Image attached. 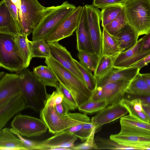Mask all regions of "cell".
Masks as SVG:
<instances>
[{"label":"cell","instance_id":"1","mask_svg":"<svg viewBox=\"0 0 150 150\" xmlns=\"http://www.w3.org/2000/svg\"><path fill=\"white\" fill-rule=\"evenodd\" d=\"M45 62L52 70L59 82L71 93L78 107L90 98L92 91L72 72L52 57L45 59Z\"/></svg>","mask_w":150,"mask_h":150},{"label":"cell","instance_id":"2","mask_svg":"<svg viewBox=\"0 0 150 150\" xmlns=\"http://www.w3.org/2000/svg\"><path fill=\"white\" fill-rule=\"evenodd\" d=\"M40 117L47 126L49 132L53 134L62 132L74 125L91 121L84 113L68 112L60 114L55 106L45 105L40 112Z\"/></svg>","mask_w":150,"mask_h":150},{"label":"cell","instance_id":"3","mask_svg":"<svg viewBox=\"0 0 150 150\" xmlns=\"http://www.w3.org/2000/svg\"><path fill=\"white\" fill-rule=\"evenodd\" d=\"M16 72L19 76L26 108H30L40 112L45 107L48 95L46 86L36 79L33 72L29 69L25 68Z\"/></svg>","mask_w":150,"mask_h":150},{"label":"cell","instance_id":"4","mask_svg":"<svg viewBox=\"0 0 150 150\" xmlns=\"http://www.w3.org/2000/svg\"><path fill=\"white\" fill-rule=\"evenodd\" d=\"M124 10L127 23L139 36L150 30V0H129Z\"/></svg>","mask_w":150,"mask_h":150},{"label":"cell","instance_id":"5","mask_svg":"<svg viewBox=\"0 0 150 150\" xmlns=\"http://www.w3.org/2000/svg\"><path fill=\"white\" fill-rule=\"evenodd\" d=\"M21 34L28 36L42 20L57 6L45 7L38 0H21Z\"/></svg>","mask_w":150,"mask_h":150},{"label":"cell","instance_id":"6","mask_svg":"<svg viewBox=\"0 0 150 150\" xmlns=\"http://www.w3.org/2000/svg\"><path fill=\"white\" fill-rule=\"evenodd\" d=\"M0 66L12 72L26 68L25 61L15 42L13 36L0 33Z\"/></svg>","mask_w":150,"mask_h":150},{"label":"cell","instance_id":"7","mask_svg":"<svg viewBox=\"0 0 150 150\" xmlns=\"http://www.w3.org/2000/svg\"><path fill=\"white\" fill-rule=\"evenodd\" d=\"M76 8L65 1L45 16L32 33V40L45 39Z\"/></svg>","mask_w":150,"mask_h":150},{"label":"cell","instance_id":"8","mask_svg":"<svg viewBox=\"0 0 150 150\" xmlns=\"http://www.w3.org/2000/svg\"><path fill=\"white\" fill-rule=\"evenodd\" d=\"M11 126L21 136L27 137L40 136L48 129L41 119L21 113L15 116L11 123Z\"/></svg>","mask_w":150,"mask_h":150},{"label":"cell","instance_id":"9","mask_svg":"<svg viewBox=\"0 0 150 150\" xmlns=\"http://www.w3.org/2000/svg\"><path fill=\"white\" fill-rule=\"evenodd\" d=\"M130 82L119 81L96 87L92 91L90 98L93 100L105 99L108 105L120 103L124 98Z\"/></svg>","mask_w":150,"mask_h":150},{"label":"cell","instance_id":"10","mask_svg":"<svg viewBox=\"0 0 150 150\" xmlns=\"http://www.w3.org/2000/svg\"><path fill=\"white\" fill-rule=\"evenodd\" d=\"M84 6L92 47L95 52L100 57L101 55L102 40V33L100 27V11L92 5Z\"/></svg>","mask_w":150,"mask_h":150},{"label":"cell","instance_id":"11","mask_svg":"<svg viewBox=\"0 0 150 150\" xmlns=\"http://www.w3.org/2000/svg\"><path fill=\"white\" fill-rule=\"evenodd\" d=\"M82 6H79L65 18L47 36L48 43L58 42L72 35L77 27Z\"/></svg>","mask_w":150,"mask_h":150},{"label":"cell","instance_id":"12","mask_svg":"<svg viewBox=\"0 0 150 150\" xmlns=\"http://www.w3.org/2000/svg\"><path fill=\"white\" fill-rule=\"evenodd\" d=\"M78 137L64 132L41 142L35 141L33 150H72Z\"/></svg>","mask_w":150,"mask_h":150},{"label":"cell","instance_id":"13","mask_svg":"<svg viewBox=\"0 0 150 150\" xmlns=\"http://www.w3.org/2000/svg\"><path fill=\"white\" fill-rule=\"evenodd\" d=\"M26 108L25 101L22 92L0 103V130L15 114Z\"/></svg>","mask_w":150,"mask_h":150},{"label":"cell","instance_id":"14","mask_svg":"<svg viewBox=\"0 0 150 150\" xmlns=\"http://www.w3.org/2000/svg\"><path fill=\"white\" fill-rule=\"evenodd\" d=\"M128 113L120 103L110 104L99 111L91 119L97 130L102 126L125 116Z\"/></svg>","mask_w":150,"mask_h":150},{"label":"cell","instance_id":"15","mask_svg":"<svg viewBox=\"0 0 150 150\" xmlns=\"http://www.w3.org/2000/svg\"><path fill=\"white\" fill-rule=\"evenodd\" d=\"M48 44L52 57L86 83L80 71L74 61V59L66 47L59 43L58 42L48 43Z\"/></svg>","mask_w":150,"mask_h":150},{"label":"cell","instance_id":"16","mask_svg":"<svg viewBox=\"0 0 150 150\" xmlns=\"http://www.w3.org/2000/svg\"><path fill=\"white\" fill-rule=\"evenodd\" d=\"M120 122L119 135L150 137V123L138 121L129 115L120 118Z\"/></svg>","mask_w":150,"mask_h":150},{"label":"cell","instance_id":"17","mask_svg":"<svg viewBox=\"0 0 150 150\" xmlns=\"http://www.w3.org/2000/svg\"><path fill=\"white\" fill-rule=\"evenodd\" d=\"M76 49L78 51L83 50L95 53L93 49L89 32L86 8L82 6L77 27L76 30Z\"/></svg>","mask_w":150,"mask_h":150},{"label":"cell","instance_id":"18","mask_svg":"<svg viewBox=\"0 0 150 150\" xmlns=\"http://www.w3.org/2000/svg\"><path fill=\"white\" fill-rule=\"evenodd\" d=\"M22 93L19 75L5 73L0 80V103Z\"/></svg>","mask_w":150,"mask_h":150},{"label":"cell","instance_id":"19","mask_svg":"<svg viewBox=\"0 0 150 150\" xmlns=\"http://www.w3.org/2000/svg\"><path fill=\"white\" fill-rule=\"evenodd\" d=\"M140 70L138 68L135 67L121 69L114 68L105 76L96 79V87L101 86L108 83L119 81H130L139 73Z\"/></svg>","mask_w":150,"mask_h":150},{"label":"cell","instance_id":"20","mask_svg":"<svg viewBox=\"0 0 150 150\" xmlns=\"http://www.w3.org/2000/svg\"><path fill=\"white\" fill-rule=\"evenodd\" d=\"M129 97L123 98L120 104L127 111L129 115L140 121L150 123V118L144 111L141 100L138 97L129 95Z\"/></svg>","mask_w":150,"mask_h":150},{"label":"cell","instance_id":"21","mask_svg":"<svg viewBox=\"0 0 150 150\" xmlns=\"http://www.w3.org/2000/svg\"><path fill=\"white\" fill-rule=\"evenodd\" d=\"M0 33L13 36L21 34L4 0L0 2Z\"/></svg>","mask_w":150,"mask_h":150},{"label":"cell","instance_id":"22","mask_svg":"<svg viewBox=\"0 0 150 150\" xmlns=\"http://www.w3.org/2000/svg\"><path fill=\"white\" fill-rule=\"evenodd\" d=\"M113 36L117 41L121 52L134 46L137 42L139 36L128 23L119 32Z\"/></svg>","mask_w":150,"mask_h":150},{"label":"cell","instance_id":"23","mask_svg":"<svg viewBox=\"0 0 150 150\" xmlns=\"http://www.w3.org/2000/svg\"><path fill=\"white\" fill-rule=\"evenodd\" d=\"M13 134L7 128L0 130V150H28L25 143Z\"/></svg>","mask_w":150,"mask_h":150},{"label":"cell","instance_id":"24","mask_svg":"<svg viewBox=\"0 0 150 150\" xmlns=\"http://www.w3.org/2000/svg\"><path fill=\"white\" fill-rule=\"evenodd\" d=\"M110 138L120 144L134 147L137 150H144L145 148L150 146V137L121 135L117 134H111Z\"/></svg>","mask_w":150,"mask_h":150},{"label":"cell","instance_id":"25","mask_svg":"<svg viewBox=\"0 0 150 150\" xmlns=\"http://www.w3.org/2000/svg\"><path fill=\"white\" fill-rule=\"evenodd\" d=\"M33 73L36 79L45 86L57 88L59 82L51 69L48 66L40 65L34 67Z\"/></svg>","mask_w":150,"mask_h":150},{"label":"cell","instance_id":"26","mask_svg":"<svg viewBox=\"0 0 150 150\" xmlns=\"http://www.w3.org/2000/svg\"><path fill=\"white\" fill-rule=\"evenodd\" d=\"M126 93L137 96H150V87L139 72L130 81Z\"/></svg>","mask_w":150,"mask_h":150},{"label":"cell","instance_id":"27","mask_svg":"<svg viewBox=\"0 0 150 150\" xmlns=\"http://www.w3.org/2000/svg\"><path fill=\"white\" fill-rule=\"evenodd\" d=\"M120 52L118 45L114 36L103 28L101 55L113 57L118 55Z\"/></svg>","mask_w":150,"mask_h":150},{"label":"cell","instance_id":"28","mask_svg":"<svg viewBox=\"0 0 150 150\" xmlns=\"http://www.w3.org/2000/svg\"><path fill=\"white\" fill-rule=\"evenodd\" d=\"M32 57L45 59L52 57L48 43L45 39L29 40Z\"/></svg>","mask_w":150,"mask_h":150},{"label":"cell","instance_id":"29","mask_svg":"<svg viewBox=\"0 0 150 150\" xmlns=\"http://www.w3.org/2000/svg\"><path fill=\"white\" fill-rule=\"evenodd\" d=\"M117 56L110 57L101 55L99 59L94 75L96 79L106 75L114 68L115 61Z\"/></svg>","mask_w":150,"mask_h":150},{"label":"cell","instance_id":"30","mask_svg":"<svg viewBox=\"0 0 150 150\" xmlns=\"http://www.w3.org/2000/svg\"><path fill=\"white\" fill-rule=\"evenodd\" d=\"M124 4H117L103 8L100 11L101 26L105 27L113 20L123 9Z\"/></svg>","mask_w":150,"mask_h":150},{"label":"cell","instance_id":"31","mask_svg":"<svg viewBox=\"0 0 150 150\" xmlns=\"http://www.w3.org/2000/svg\"><path fill=\"white\" fill-rule=\"evenodd\" d=\"M13 37L16 46L24 58L27 68L32 58L28 36L20 34L14 35Z\"/></svg>","mask_w":150,"mask_h":150},{"label":"cell","instance_id":"32","mask_svg":"<svg viewBox=\"0 0 150 150\" xmlns=\"http://www.w3.org/2000/svg\"><path fill=\"white\" fill-rule=\"evenodd\" d=\"M108 105L105 99L93 100L90 98L78 107L79 111L86 114L98 112Z\"/></svg>","mask_w":150,"mask_h":150},{"label":"cell","instance_id":"33","mask_svg":"<svg viewBox=\"0 0 150 150\" xmlns=\"http://www.w3.org/2000/svg\"><path fill=\"white\" fill-rule=\"evenodd\" d=\"M77 56L83 66L94 72L100 57L96 53L81 50L78 51Z\"/></svg>","mask_w":150,"mask_h":150},{"label":"cell","instance_id":"34","mask_svg":"<svg viewBox=\"0 0 150 150\" xmlns=\"http://www.w3.org/2000/svg\"><path fill=\"white\" fill-rule=\"evenodd\" d=\"M127 23L123 8L118 15L104 28L110 34L114 35L119 32Z\"/></svg>","mask_w":150,"mask_h":150},{"label":"cell","instance_id":"35","mask_svg":"<svg viewBox=\"0 0 150 150\" xmlns=\"http://www.w3.org/2000/svg\"><path fill=\"white\" fill-rule=\"evenodd\" d=\"M98 146V150L101 149H137V148L120 144L109 139L98 138L95 141Z\"/></svg>","mask_w":150,"mask_h":150},{"label":"cell","instance_id":"36","mask_svg":"<svg viewBox=\"0 0 150 150\" xmlns=\"http://www.w3.org/2000/svg\"><path fill=\"white\" fill-rule=\"evenodd\" d=\"M74 61L80 71L84 80L89 89L91 91L97 86V80L92 71L83 66L79 62L74 59Z\"/></svg>","mask_w":150,"mask_h":150},{"label":"cell","instance_id":"37","mask_svg":"<svg viewBox=\"0 0 150 150\" xmlns=\"http://www.w3.org/2000/svg\"><path fill=\"white\" fill-rule=\"evenodd\" d=\"M63 93L64 97L62 102L65 112H68L70 110H74L78 108L77 104L69 91L61 83L59 82V87Z\"/></svg>","mask_w":150,"mask_h":150},{"label":"cell","instance_id":"38","mask_svg":"<svg viewBox=\"0 0 150 150\" xmlns=\"http://www.w3.org/2000/svg\"><path fill=\"white\" fill-rule=\"evenodd\" d=\"M150 54V51L140 50L130 57L114 65L116 69H124L130 67L138 62L144 59Z\"/></svg>","mask_w":150,"mask_h":150},{"label":"cell","instance_id":"39","mask_svg":"<svg viewBox=\"0 0 150 150\" xmlns=\"http://www.w3.org/2000/svg\"><path fill=\"white\" fill-rule=\"evenodd\" d=\"M143 41V37L139 40L133 47L128 50L121 52L116 57L114 65L130 57L141 50Z\"/></svg>","mask_w":150,"mask_h":150},{"label":"cell","instance_id":"40","mask_svg":"<svg viewBox=\"0 0 150 150\" xmlns=\"http://www.w3.org/2000/svg\"><path fill=\"white\" fill-rule=\"evenodd\" d=\"M4 1L21 31L20 27L22 20V13L21 9L14 4L11 0H4Z\"/></svg>","mask_w":150,"mask_h":150},{"label":"cell","instance_id":"41","mask_svg":"<svg viewBox=\"0 0 150 150\" xmlns=\"http://www.w3.org/2000/svg\"><path fill=\"white\" fill-rule=\"evenodd\" d=\"M96 131V129L94 130L90 136L84 142L76 146H74L72 148V150H98V146L94 138L95 134Z\"/></svg>","mask_w":150,"mask_h":150},{"label":"cell","instance_id":"42","mask_svg":"<svg viewBox=\"0 0 150 150\" xmlns=\"http://www.w3.org/2000/svg\"><path fill=\"white\" fill-rule=\"evenodd\" d=\"M94 129L96 130V126L91 121L90 122L85 124L74 135L79 138L82 142H83L88 137Z\"/></svg>","mask_w":150,"mask_h":150},{"label":"cell","instance_id":"43","mask_svg":"<svg viewBox=\"0 0 150 150\" xmlns=\"http://www.w3.org/2000/svg\"><path fill=\"white\" fill-rule=\"evenodd\" d=\"M64 95L59 88L56 89L51 94L47 95L45 101V105L55 106L62 102Z\"/></svg>","mask_w":150,"mask_h":150},{"label":"cell","instance_id":"44","mask_svg":"<svg viewBox=\"0 0 150 150\" xmlns=\"http://www.w3.org/2000/svg\"><path fill=\"white\" fill-rule=\"evenodd\" d=\"M129 0H93L92 5L98 8L102 9L108 6L117 4H124Z\"/></svg>","mask_w":150,"mask_h":150},{"label":"cell","instance_id":"45","mask_svg":"<svg viewBox=\"0 0 150 150\" xmlns=\"http://www.w3.org/2000/svg\"><path fill=\"white\" fill-rule=\"evenodd\" d=\"M143 41L141 50L150 51V30L143 37Z\"/></svg>","mask_w":150,"mask_h":150},{"label":"cell","instance_id":"46","mask_svg":"<svg viewBox=\"0 0 150 150\" xmlns=\"http://www.w3.org/2000/svg\"><path fill=\"white\" fill-rule=\"evenodd\" d=\"M150 62V54L144 59L138 62L130 67H137L140 69Z\"/></svg>","mask_w":150,"mask_h":150},{"label":"cell","instance_id":"47","mask_svg":"<svg viewBox=\"0 0 150 150\" xmlns=\"http://www.w3.org/2000/svg\"><path fill=\"white\" fill-rule=\"evenodd\" d=\"M84 124H81L74 125L66 130L64 132L67 134L74 135L75 133L79 130Z\"/></svg>","mask_w":150,"mask_h":150},{"label":"cell","instance_id":"48","mask_svg":"<svg viewBox=\"0 0 150 150\" xmlns=\"http://www.w3.org/2000/svg\"><path fill=\"white\" fill-rule=\"evenodd\" d=\"M135 96L138 97L141 99L142 104L150 106V96Z\"/></svg>","mask_w":150,"mask_h":150},{"label":"cell","instance_id":"49","mask_svg":"<svg viewBox=\"0 0 150 150\" xmlns=\"http://www.w3.org/2000/svg\"><path fill=\"white\" fill-rule=\"evenodd\" d=\"M55 107L57 111L59 114H63L67 113L65 112L64 107L62 103L55 105Z\"/></svg>","mask_w":150,"mask_h":150},{"label":"cell","instance_id":"50","mask_svg":"<svg viewBox=\"0 0 150 150\" xmlns=\"http://www.w3.org/2000/svg\"><path fill=\"white\" fill-rule=\"evenodd\" d=\"M143 79L150 87V73L141 74Z\"/></svg>","mask_w":150,"mask_h":150},{"label":"cell","instance_id":"51","mask_svg":"<svg viewBox=\"0 0 150 150\" xmlns=\"http://www.w3.org/2000/svg\"><path fill=\"white\" fill-rule=\"evenodd\" d=\"M142 105L144 111L150 118V106L146 105Z\"/></svg>","mask_w":150,"mask_h":150},{"label":"cell","instance_id":"52","mask_svg":"<svg viewBox=\"0 0 150 150\" xmlns=\"http://www.w3.org/2000/svg\"><path fill=\"white\" fill-rule=\"evenodd\" d=\"M5 73L4 72L1 71L0 73V78L1 79L4 75Z\"/></svg>","mask_w":150,"mask_h":150},{"label":"cell","instance_id":"53","mask_svg":"<svg viewBox=\"0 0 150 150\" xmlns=\"http://www.w3.org/2000/svg\"><path fill=\"white\" fill-rule=\"evenodd\" d=\"M144 150H150V146L145 148H144Z\"/></svg>","mask_w":150,"mask_h":150},{"label":"cell","instance_id":"54","mask_svg":"<svg viewBox=\"0 0 150 150\" xmlns=\"http://www.w3.org/2000/svg\"></svg>","mask_w":150,"mask_h":150}]
</instances>
